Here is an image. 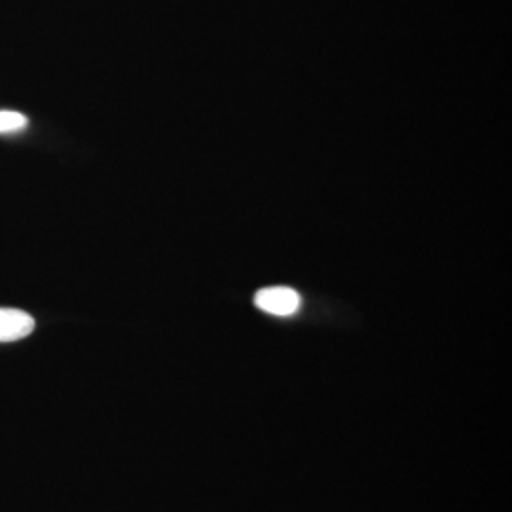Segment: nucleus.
Instances as JSON below:
<instances>
[{"mask_svg": "<svg viewBox=\"0 0 512 512\" xmlns=\"http://www.w3.org/2000/svg\"><path fill=\"white\" fill-rule=\"evenodd\" d=\"M255 304L258 310L270 315L289 317L300 310L302 298L291 287H268L256 293Z\"/></svg>", "mask_w": 512, "mask_h": 512, "instance_id": "1", "label": "nucleus"}, {"mask_svg": "<svg viewBox=\"0 0 512 512\" xmlns=\"http://www.w3.org/2000/svg\"><path fill=\"white\" fill-rule=\"evenodd\" d=\"M29 126V120L25 114L16 110H0V135L19 133Z\"/></svg>", "mask_w": 512, "mask_h": 512, "instance_id": "3", "label": "nucleus"}, {"mask_svg": "<svg viewBox=\"0 0 512 512\" xmlns=\"http://www.w3.org/2000/svg\"><path fill=\"white\" fill-rule=\"evenodd\" d=\"M37 327L35 319L23 310H14V308H0V342H18L33 334Z\"/></svg>", "mask_w": 512, "mask_h": 512, "instance_id": "2", "label": "nucleus"}]
</instances>
